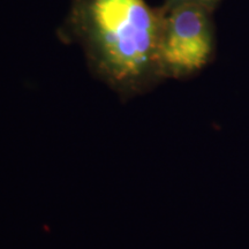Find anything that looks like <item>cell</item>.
I'll return each mask as SVG.
<instances>
[{
    "mask_svg": "<svg viewBox=\"0 0 249 249\" xmlns=\"http://www.w3.org/2000/svg\"><path fill=\"white\" fill-rule=\"evenodd\" d=\"M161 8L145 0H71L65 30L85 46L97 73L128 91L160 75Z\"/></svg>",
    "mask_w": 249,
    "mask_h": 249,
    "instance_id": "obj_1",
    "label": "cell"
},
{
    "mask_svg": "<svg viewBox=\"0 0 249 249\" xmlns=\"http://www.w3.org/2000/svg\"><path fill=\"white\" fill-rule=\"evenodd\" d=\"M161 12L160 75L180 77L200 71L213 50L211 12L193 2L164 5Z\"/></svg>",
    "mask_w": 249,
    "mask_h": 249,
    "instance_id": "obj_2",
    "label": "cell"
},
{
    "mask_svg": "<svg viewBox=\"0 0 249 249\" xmlns=\"http://www.w3.org/2000/svg\"><path fill=\"white\" fill-rule=\"evenodd\" d=\"M180 2H193V4L201 5L211 12L214 7H216L218 2H219V0H166L165 5L180 4Z\"/></svg>",
    "mask_w": 249,
    "mask_h": 249,
    "instance_id": "obj_3",
    "label": "cell"
}]
</instances>
